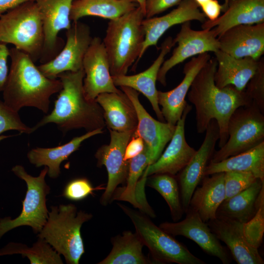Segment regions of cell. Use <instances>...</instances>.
Wrapping results in <instances>:
<instances>
[{
	"label": "cell",
	"instance_id": "obj_1",
	"mask_svg": "<svg viewBox=\"0 0 264 264\" xmlns=\"http://www.w3.org/2000/svg\"><path fill=\"white\" fill-rule=\"evenodd\" d=\"M217 66L215 57L211 58L194 78L187 96L195 107L198 133L205 132L211 120L217 121L220 148L228 139V123L231 114L238 108L251 104L252 100L245 90L239 91L232 85L218 88L214 82Z\"/></svg>",
	"mask_w": 264,
	"mask_h": 264
},
{
	"label": "cell",
	"instance_id": "obj_2",
	"mask_svg": "<svg viewBox=\"0 0 264 264\" xmlns=\"http://www.w3.org/2000/svg\"><path fill=\"white\" fill-rule=\"evenodd\" d=\"M83 68L66 71L58 76L62 88L55 101L52 111L32 128V132L48 123H54L63 132L84 128L87 132L102 129L106 126L103 111L95 101L86 97Z\"/></svg>",
	"mask_w": 264,
	"mask_h": 264
},
{
	"label": "cell",
	"instance_id": "obj_3",
	"mask_svg": "<svg viewBox=\"0 0 264 264\" xmlns=\"http://www.w3.org/2000/svg\"><path fill=\"white\" fill-rule=\"evenodd\" d=\"M11 65L2 91L4 103L18 112L24 107L47 113L51 96L60 91V79L46 77L27 54L15 47L9 49Z\"/></svg>",
	"mask_w": 264,
	"mask_h": 264
},
{
	"label": "cell",
	"instance_id": "obj_4",
	"mask_svg": "<svg viewBox=\"0 0 264 264\" xmlns=\"http://www.w3.org/2000/svg\"><path fill=\"white\" fill-rule=\"evenodd\" d=\"M145 14L138 6L108 22L103 42L112 76L126 75L141 52L145 33L142 22Z\"/></svg>",
	"mask_w": 264,
	"mask_h": 264
},
{
	"label": "cell",
	"instance_id": "obj_5",
	"mask_svg": "<svg viewBox=\"0 0 264 264\" xmlns=\"http://www.w3.org/2000/svg\"><path fill=\"white\" fill-rule=\"evenodd\" d=\"M92 216L91 214L78 211L73 204L52 206L47 221L38 237L62 255L66 264H78L85 253L81 228Z\"/></svg>",
	"mask_w": 264,
	"mask_h": 264
},
{
	"label": "cell",
	"instance_id": "obj_6",
	"mask_svg": "<svg viewBox=\"0 0 264 264\" xmlns=\"http://www.w3.org/2000/svg\"><path fill=\"white\" fill-rule=\"evenodd\" d=\"M0 43L14 45L34 61L41 57L44 33L35 0L24 2L0 16Z\"/></svg>",
	"mask_w": 264,
	"mask_h": 264
},
{
	"label": "cell",
	"instance_id": "obj_7",
	"mask_svg": "<svg viewBox=\"0 0 264 264\" xmlns=\"http://www.w3.org/2000/svg\"><path fill=\"white\" fill-rule=\"evenodd\" d=\"M119 207L130 218L135 232L149 249L155 264H205L183 244L156 226L142 212L124 204Z\"/></svg>",
	"mask_w": 264,
	"mask_h": 264
},
{
	"label": "cell",
	"instance_id": "obj_8",
	"mask_svg": "<svg viewBox=\"0 0 264 264\" xmlns=\"http://www.w3.org/2000/svg\"><path fill=\"white\" fill-rule=\"evenodd\" d=\"M47 170L45 166L38 176H33L22 165H17L12 168V172L25 182L27 191L19 216L14 219L9 217L0 219V239L6 233L21 226L31 227L36 234L42 230L49 212L46 202L50 188L45 180Z\"/></svg>",
	"mask_w": 264,
	"mask_h": 264
},
{
	"label": "cell",
	"instance_id": "obj_9",
	"mask_svg": "<svg viewBox=\"0 0 264 264\" xmlns=\"http://www.w3.org/2000/svg\"><path fill=\"white\" fill-rule=\"evenodd\" d=\"M228 139L214 152L209 162L216 163L247 151L264 141V113L255 102L238 108L228 123Z\"/></svg>",
	"mask_w": 264,
	"mask_h": 264
},
{
	"label": "cell",
	"instance_id": "obj_10",
	"mask_svg": "<svg viewBox=\"0 0 264 264\" xmlns=\"http://www.w3.org/2000/svg\"><path fill=\"white\" fill-rule=\"evenodd\" d=\"M64 47L51 60L38 66L47 77L56 79L62 73L77 71L83 68L84 56L92 39L89 27L80 22H74L66 30Z\"/></svg>",
	"mask_w": 264,
	"mask_h": 264
},
{
	"label": "cell",
	"instance_id": "obj_11",
	"mask_svg": "<svg viewBox=\"0 0 264 264\" xmlns=\"http://www.w3.org/2000/svg\"><path fill=\"white\" fill-rule=\"evenodd\" d=\"M109 131L110 143L100 147L95 154L97 166H105L108 173V182L100 198L101 204L104 206L112 200L117 186L126 181L130 161L125 160V149L135 130L125 132Z\"/></svg>",
	"mask_w": 264,
	"mask_h": 264
},
{
	"label": "cell",
	"instance_id": "obj_12",
	"mask_svg": "<svg viewBox=\"0 0 264 264\" xmlns=\"http://www.w3.org/2000/svg\"><path fill=\"white\" fill-rule=\"evenodd\" d=\"M173 41L177 46L171 56L164 61L157 75V80L164 86L166 85L167 73L175 66L190 57L205 52L215 53L219 50V40L213 28L195 30L191 28L190 22L182 23Z\"/></svg>",
	"mask_w": 264,
	"mask_h": 264
},
{
	"label": "cell",
	"instance_id": "obj_13",
	"mask_svg": "<svg viewBox=\"0 0 264 264\" xmlns=\"http://www.w3.org/2000/svg\"><path fill=\"white\" fill-rule=\"evenodd\" d=\"M203 141L189 163L178 174L177 178L184 213L189 208L192 195L205 176L207 166L214 153L220 136L217 121L213 119L205 131Z\"/></svg>",
	"mask_w": 264,
	"mask_h": 264
},
{
	"label": "cell",
	"instance_id": "obj_14",
	"mask_svg": "<svg viewBox=\"0 0 264 264\" xmlns=\"http://www.w3.org/2000/svg\"><path fill=\"white\" fill-rule=\"evenodd\" d=\"M120 89L134 107L138 123L133 135L143 139L148 149L149 165L152 164L158 159L166 144L171 140L176 125L158 121L152 117L141 104L139 93L136 90L127 87H120Z\"/></svg>",
	"mask_w": 264,
	"mask_h": 264
},
{
	"label": "cell",
	"instance_id": "obj_15",
	"mask_svg": "<svg viewBox=\"0 0 264 264\" xmlns=\"http://www.w3.org/2000/svg\"><path fill=\"white\" fill-rule=\"evenodd\" d=\"M83 68V88L88 100L94 101L101 93L120 90L113 82L107 51L99 37L92 38L84 57Z\"/></svg>",
	"mask_w": 264,
	"mask_h": 264
},
{
	"label": "cell",
	"instance_id": "obj_16",
	"mask_svg": "<svg viewBox=\"0 0 264 264\" xmlns=\"http://www.w3.org/2000/svg\"><path fill=\"white\" fill-rule=\"evenodd\" d=\"M185 219L174 222H164L159 227L172 236H182L196 242L206 254L218 258L223 264L231 263L230 257L207 222L189 208Z\"/></svg>",
	"mask_w": 264,
	"mask_h": 264
},
{
	"label": "cell",
	"instance_id": "obj_17",
	"mask_svg": "<svg viewBox=\"0 0 264 264\" xmlns=\"http://www.w3.org/2000/svg\"><path fill=\"white\" fill-rule=\"evenodd\" d=\"M43 24L44 43L41 56L42 63L55 57L59 53L61 41L58 37L62 30L71 25L70 14L74 0H35Z\"/></svg>",
	"mask_w": 264,
	"mask_h": 264
},
{
	"label": "cell",
	"instance_id": "obj_18",
	"mask_svg": "<svg viewBox=\"0 0 264 264\" xmlns=\"http://www.w3.org/2000/svg\"><path fill=\"white\" fill-rule=\"evenodd\" d=\"M191 110L192 106L187 104L181 118L176 125L175 132L168 146L155 162L146 168L141 176L147 177L158 174L175 176L190 161L196 150L186 142L185 123Z\"/></svg>",
	"mask_w": 264,
	"mask_h": 264
},
{
	"label": "cell",
	"instance_id": "obj_19",
	"mask_svg": "<svg viewBox=\"0 0 264 264\" xmlns=\"http://www.w3.org/2000/svg\"><path fill=\"white\" fill-rule=\"evenodd\" d=\"M218 39L220 50L236 58L259 60L264 53V22L234 26Z\"/></svg>",
	"mask_w": 264,
	"mask_h": 264
},
{
	"label": "cell",
	"instance_id": "obj_20",
	"mask_svg": "<svg viewBox=\"0 0 264 264\" xmlns=\"http://www.w3.org/2000/svg\"><path fill=\"white\" fill-rule=\"evenodd\" d=\"M210 59L208 52L193 57L185 64L183 70L184 78L177 87L168 91L158 90V103L161 107V111L167 123L176 125L181 118L187 104L185 97L191 84L197 74Z\"/></svg>",
	"mask_w": 264,
	"mask_h": 264
},
{
	"label": "cell",
	"instance_id": "obj_21",
	"mask_svg": "<svg viewBox=\"0 0 264 264\" xmlns=\"http://www.w3.org/2000/svg\"><path fill=\"white\" fill-rule=\"evenodd\" d=\"M199 7L194 0H182L176 8L166 15L144 19L142 24L145 39L141 52L135 64H137L150 46H157L159 39L171 27L193 20L201 22H205V16L200 11Z\"/></svg>",
	"mask_w": 264,
	"mask_h": 264
},
{
	"label": "cell",
	"instance_id": "obj_22",
	"mask_svg": "<svg viewBox=\"0 0 264 264\" xmlns=\"http://www.w3.org/2000/svg\"><path fill=\"white\" fill-rule=\"evenodd\" d=\"M207 223L217 238L227 245L237 264H264L258 249L252 246L245 240L243 223L222 217H216Z\"/></svg>",
	"mask_w": 264,
	"mask_h": 264
},
{
	"label": "cell",
	"instance_id": "obj_23",
	"mask_svg": "<svg viewBox=\"0 0 264 264\" xmlns=\"http://www.w3.org/2000/svg\"><path fill=\"white\" fill-rule=\"evenodd\" d=\"M175 44L172 37H167L162 43L160 52L152 65L143 72L132 75H123L112 76L116 87L131 88L142 93L150 101L156 116L159 121L163 122L162 115L158 103V90L156 82L158 73L166 55Z\"/></svg>",
	"mask_w": 264,
	"mask_h": 264
},
{
	"label": "cell",
	"instance_id": "obj_24",
	"mask_svg": "<svg viewBox=\"0 0 264 264\" xmlns=\"http://www.w3.org/2000/svg\"><path fill=\"white\" fill-rule=\"evenodd\" d=\"M262 22H264V0H229L223 15L215 20L205 21L201 28H213L218 38L234 26Z\"/></svg>",
	"mask_w": 264,
	"mask_h": 264
},
{
	"label": "cell",
	"instance_id": "obj_25",
	"mask_svg": "<svg viewBox=\"0 0 264 264\" xmlns=\"http://www.w3.org/2000/svg\"><path fill=\"white\" fill-rule=\"evenodd\" d=\"M103 111L104 118L109 129L125 132L134 131L138 119L134 107L121 89L118 92H106L95 99Z\"/></svg>",
	"mask_w": 264,
	"mask_h": 264
},
{
	"label": "cell",
	"instance_id": "obj_26",
	"mask_svg": "<svg viewBox=\"0 0 264 264\" xmlns=\"http://www.w3.org/2000/svg\"><path fill=\"white\" fill-rule=\"evenodd\" d=\"M214 54L217 62L215 85L219 88L232 85L239 91L244 90L257 70L259 60L250 57L236 58L220 49Z\"/></svg>",
	"mask_w": 264,
	"mask_h": 264
},
{
	"label": "cell",
	"instance_id": "obj_27",
	"mask_svg": "<svg viewBox=\"0 0 264 264\" xmlns=\"http://www.w3.org/2000/svg\"><path fill=\"white\" fill-rule=\"evenodd\" d=\"M224 176V172L205 176L191 198L189 208L205 222L216 218L217 211L225 199Z\"/></svg>",
	"mask_w": 264,
	"mask_h": 264
},
{
	"label": "cell",
	"instance_id": "obj_28",
	"mask_svg": "<svg viewBox=\"0 0 264 264\" xmlns=\"http://www.w3.org/2000/svg\"><path fill=\"white\" fill-rule=\"evenodd\" d=\"M103 132L102 129L87 132L79 136L72 138L68 142L52 148L36 147L31 149L27 154L29 161L36 167L44 166L47 167V175L52 178L58 177L60 173V165L86 139Z\"/></svg>",
	"mask_w": 264,
	"mask_h": 264
},
{
	"label": "cell",
	"instance_id": "obj_29",
	"mask_svg": "<svg viewBox=\"0 0 264 264\" xmlns=\"http://www.w3.org/2000/svg\"><path fill=\"white\" fill-rule=\"evenodd\" d=\"M264 182L258 178L250 186L231 198L224 200L219 207L216 217H222L245 223L257 210Z\"/></svg>",
	"mask_w": 264,
	"mask_h": 264
},
{
	"label": "cell",
	"instance_id": "obj_30",
	"mask_svg": "<svg viewBox=\"0 0 264 264\" xmlns=\"http://www.w3.org/2000/svg\"><path fill=\"white\" fill-rule=\"evenodd\" d=\"M229 171L249 172L264 182V141L247 151L220 161L209 162L204 176Z\"/></svg>",
	"mask_w": 264,
	"mask_h": 264
},
{
	"label": "cell",
	"instance_id": "obj_31",
	"mask_svg": "<svg viewBox=\"0 0 264 264\" xmlns=\"http://www.w3.org/2000/svg\"><path fill=\"white\" fill-rule=\"evenodd\" d=\"M138 6L134 0H74L70 19L73 22L88 16L117 19Z\"/></svg>",
	"mask_w": 264,
	"mask_h": 264
},
{
	"label": "cell",
	"instance_id": "obj_32",
	"mask_svg": "<svg viewBox=\"0 0 264 264\" xmlns=\"http://www.w3.org/2000/svg\"><path fill=\"white\" fill-rule=\"evenodd\" d=\"M112 247L109 255L98 264H155L144 256V245L136 232L125 231L111 239Z\"/></svg>",
	"mask_w": 264,
	"mask_h": 264
},
{
	"label": "cell",
	"instance_id": "obj_33",
	"mask_svg": "<svg viewBox=\"0 0 264 264\" xmlns=\"http://www.w3.org/2000/svg\"><path fill=\"white\" fill-rule=\"evenodd\" d=\"M21 254L27 257L31 264H63L60 255L44 240L38 238L31 247L26 245L10 242L0 250V256Z\"/></svg>",
	"mask_w": 264,
	"mask_h": 264
},
{
	"label": "cell",
	"instance_id": "obj_34",
	"mask_svg": "<svg viewBox=\"0 0 264 264\" xmlns=\"http://www.w3.org/2000/svg\"><path fill=\"white\" fill-rule=\"evenodd\" d=\"M145 185L158 192L165 199L174 222L180 220L184 213L178 182L175 176L158 174L147 177Z\"/></svg>",
	"mask_w": 264,
	"mask_h": 264
},
{
	"label": "cell",
	"instance_id": "obj_35",
	"mask_svg": "<svg viewBox=\"0 0 264 264\" xmlns=\"http://www.w3.org/2000/svg\"><path fill=\"white\" fill-rule=\"evenodd\" d=\"M149 165V154L145 144L143 151L130 160L126 185L117 193L113 194L112 200H119L130 203L135 208L140 210V206L136 198L137 183L144 171Z\"/></svg>",
	"mask_w": 264,
	"mask_h": 264
},
{
	"label": "cell",
	"instance_id": "obj_36",
	"mask_svg": "<svg viewBox=\"0 0 264 264\" xmlns=\"http://www.w3.org/2000/svg\"><path fill=\"white\" fill-rule=\"evenodd\" d=\"M243 233L252 246L257 249L261 246L264 233V188L261 193L256 213L250 220L243 224Z\"/></svg>",
	"mask_w": 264,
	"mask_h": 264
},
{
	"label": "cell",
	"instance_id": "obj_37",
	"mask_svg": "<svg viewBox=\"0 0 264 264\" xmlns=\"http://www.w3.org/2000/svg\"><path fill=\"white\" fill-rule=\"evenodd\" d=\"M258 179L249 172L229 171L224 172V183L227 200L250 186Z\"/></svg>",
	"mask_w": 264,
	"mask_h": 264
},
{
	"label": "cell",
	"instance_id": "obj_38",
	"mask_svg": "<svg viewBox=\"0 0 264 264\" xmlns=\"http://www.w3.org/2000/svg\"><path fill=\"white\" fill-rule=\"evenodd\" d=\"M245 91L264 113V58L259 60L258 68L247 84Z\"/></svg>",
	"mask_w": 264,
	"mask_h": 264
},
{
	"label": "cell",
	"instance_id": "obj_39",
	"mask_svg": "<svg viewBox=\"0 0 264 264\" xmlns=\"http://www.w3.org/2000/svg\"><path fill=\"white\" fill-rule=\"evenodd\" d=\"M10 130L28 134L32 132V128L26 126L22 121L18 112L11 109L0 100V135Z\"/></svg>",
	"mask_w": 264,
	"mask_h": 264
},
{
	"label": "cell",
	"instance_id": "obj_40",
	"mask_svg": "<svg viewBox=\"0 0 264 264\" xmlns=\"http://www.w3.org/2000/svg\"><path fill=\"white\" fill-rule=\"evenodd\" d=\"M102 187H93L90 182L86 178L80 177L69 181L65 186L63 196L72 201L82 200L97 189H104Z\"/></svg>",
	"mask_w": 264,
	"mask_h": 264
},
{
	"label": "cell",
	"instance_id": "obj_41",
	"mask_svg": "<svg viewBox=\"0 0 264 264\" xmlns=\"http://www.w3.org/2000/svg\"><path fill=\"white\" fill-rule=\"evenodd\" d=\"M182 0H146L145 18L149 19L177 5Z\"/></svg>",
	"mask_w": 264,
	"mask_h": 264
},
{
	"label": "cell",
	"instance_id": "obj_42",
	"mask_svg": "<svg viewBox=\"0 0 264 264\" xmlns=\"http://www.w3.org/2000/svg\"><path fill=\"white\" fill-rule=\"evenodd\" d=\"M8 57H9V49L5 44L0 43V92L3 91L8 77Z\"/></svg>",
	"mask_w": 264,
	"mask_h": 264
},
{
	"label": "cell",
	"instance_id": "obj_43",
	"mask_svg": "<svg viewBox=\"0 0 264 264\" xmlns=\"http://www.w3.org/2000/svg\"><path fill=\"white\" fill-rule=\"evenodd\" d=\"M144 146L145 143L141 137L132 135L126 147L125 160L130 161L138 155L143 151Z\"/></svg>",
	"mask_w": 264,
	"mask_h": 264
},
{
	"label": "cell",
	"instance_id": "obj_44",
	"mask_svg": "<svg viewBox=\"0 0 264 264\" xmlns=\"http://www.w3.org/2000/svg\"><path fill=\"white\" fill-rule=\"evenodd\" d=\"M203 13L209 20L214 21L219 17L222 9V6L217 0H209L201 6Z\"/></svg>",
	"mask_w": 264,
	"mask_h": 264
},
{
	"label": "cell",
	"instance_id": "obj_45",
	"mask_svg": "<svg viewBox=\"0 0 264 264\" xmlns=\"http://www.w3.org/2000/svg\"><path fill=\"white\" fill-rule=\"evenodd\" d=\"M29 0H0V16L17 5Z\"/></svg>",
	"mask_w": 264,
	"mask_h": 264
},
{
	"label": "cell",
	"instance_id": "obj_46",
	"mask_svg": "<svg viewBox=\"0 0 264 264\" xmlns=\"http://www.w3.org/2000/svg\"><path fill=\"white\" fill-rule=\"evenodd\" d=\"M145 14V4L146 0H134Z\"/></svg>",
	"mask_w": 264,
	"mask_h": 264
},
{
	"label": "cell",
	"instance_id": "obj_47",
	"mask_svg": "<svg viewBox=\"0 0 264 264\" xmlns=\"http://www.w3.org/2000/svg\"><path fill=\"white\" fill-rule=\"evenodd\" d=\"M229 0H224V3L222 5H221L222 6L221 11H223L224 12L226 10L228 6Z\"/></svg>",
	"mask_w": 264,
	"mask_h": 264
},
{
	"label": "cell",
	"instance_id": "obj_48",
	"mask_svg": "<svg viewBox=\"0 0 264 264\" xmlns=\"http://www.w3.org/2000/svg\"><path fill=\"white\" fill-rule=\"evenodd\" d=\"M194 0L198 3L199 6L200 7L209 0Z\"/></svg>",
	"mask_w": 264,
	"mask_h": 264
},
{
	"label": "cell",
	"instance_id": "obj_49",
	"mask_svg": "<svg viewBox=\"0 0 264 264\" xmlns=\"http://www.w3.org/2000/svg\"></svg>",
	"mask_w": 264,
	"mask_h": 264
}]
</instances>
